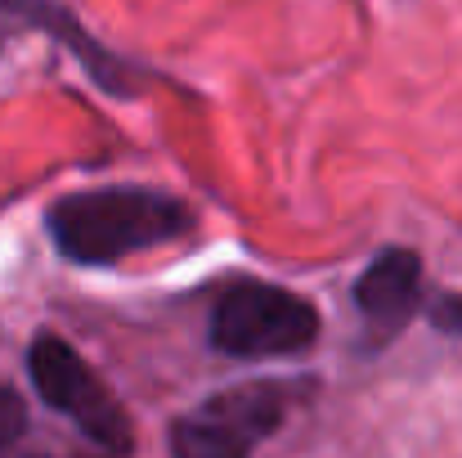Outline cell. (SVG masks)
<instances>
[{"instance_id": "cell-9", "label": "cell", "mask_w": 462, "mask_h": 458, "mask_svg": "<svg viewBox=\"0 0 462 458\" xmlns=\"http://www.w3.org/2000/svg\"><path fill=\"white\" fill-rule=\"evenodd\" d=\"M27 458H50V454H27Z\"/></svg>"}, {"instance_id": "cell-4", "label": "cell", "mask_w": 462, "mask_h": 458, "mask_svg": "<svg viewBox=\"0 0 462 458\" xmlns=\"http://www.w3.org/2000/svg\"><path fill=\"white\" fill-rule=\"evenodd\" d=\"M27 378L36 387V396L72 418V427L108 458H131L135 450V427L126 405L113 396V387L81 360V351L59 337V332H36L27 346Z\"/></svg>"}, {"instance_id": "cell-6", "label": "cell", "mask_w": 462, "mask_h": 458, "mask_svg": "<svg viewBox=\"0 0 462 458\" xmlns=\"http://www.w3.org/2000/svg\"><path fill=\"white\" fill-rule=\"evenodd\" d=\"M427 297L422 257L413 248H382L355 279V305L364 319V351L391 346L418 314Z\"/></svg>"}, {"instance_id": "cell-1", "label": "cell", "mask_w": 462, "mask_h": 458, "mask_svg": "<svg viewBox=\"0 0 462 458\" xmlns=\"http://www.w3.org/2000/svg\"><path fill=\"white\" fill-rule=\"evenodd\" d=\"M198 229L193 207L157 184H99L45 207V234L72 266H117L135 252L180 243Z\"/></svg>"}, {"instance_id": "cell-5", "label": "cell", "mask_w": 462, "mask_h": 458, "mask_svg": "<svg viewBox=\"0 0 462 458\" xmlns=\"http://www.w3.org/2000/svg\"><path fill=\"white\" fill-rule=\"evenodd\" d=\"M32 32H41L54 45H63L86 68V77L113 99H131L140 90V81H144V72L135 63H126L122 54H113L104 41L90 36L81 27V18L63 0H0V50L14 36H32Z\"/></svg>"}, {"instance_id": "cell-8", "label": "cell", "mask_w": 462, "mask_h": 458, "mask_svg": "<svg viewBox=\"0 0 462 458\" xmlns=\"http://www.w3.org/2000/svg\"><path fill=\"white\" fill-rule=\"evenodd\" d=\"M427 319H431V328H440L449 337H462V293H440L436 302L427 305Z\"/></svg>"}, {"instance_id": "cell-3", "label": "cell", "mask_w": 462, "mask_h": 458, "mask_svg": "<svg viewBox=\"0 0 462 458\" xmlns=\"http://www.w3.org/2000/svg\"><path fill=\"white\" fill-rule=\"evenodd\" d=\"M323 314L292 288L265 284V279H234L211 310L207 341L211 351L229 360H283L301 355L319 341Z\"/></svg>"}, {"instance_id": "cell-7", "label": "cell", "mask_w": 462, "mask_h": 458, "mask_svg": "<svg viewBox=\"0 0 462 458\" xmlns=\"http://www.w3.org/2000/svg\"><path fill=\"white\" fill-rule=\"evenodd\" d=\"M23 436H27V400L9 382H0V454L18 445Z\"/></svg>"}, {"instance_id": "cell-2", "label": "cell", "mask_w": 462, "mask_h": 458, "mask_svg": "<svg viewBox=\"0 0 462 458\" xmlns=\"http://www.w3.org/2000/svg\"><path fill=\"white\" fill-rule=\"evenodd\" d=\"M306 387L310 382L292 378H252L198 400L166 432L171 458H252L283 432L292 409L306 400Z\"/></svg>"}]
</instances>
